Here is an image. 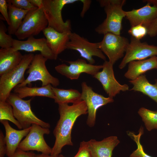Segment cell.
Segmentation results:
<instances>
[{
  "label": "cell",
  "instance_id": "1",
  "mask_svg": "<svg viewBox=\"0 0 157 157\" xmlns=\"http://www.w3.org/2000/svg\"><path fill=\"white\" fill-rule=\"evenodd\" d=\"M58 104L60 118L53 131L56 139L50 154L53 156L60 154L64 146L73 145L71 132L74 124L79 116L88 113L87 105L82 100L71 106L67 104Z\"/></svg>",
  "mask_w": 157,
  "mask_h": 157
},
{
  "label": "cell",
  "instance_id": "2",
  "mask_svg": "<svg viewBox=\"0 0 157 157\" xmlns=\"http://www.w3.org/2000/svg\"><path fill=\"white\" fill-rule=\"evenodd\" d=\"M100 6L104 7L106 18L95 28L98 34L104 35L108 33L120 35L122 28V21L125 17V11L122 7L125 0H100L97 1Z\"/></svg>",
  "mask_w": 157,
  "mask_h": 157
},
{
  "label": "cell",
  "instance_id": "3",
  "mask_svg": "<svg viewBox=\"0 0 157 157\" xmlns=\"http://www.w3.org/2000/svg\"><path fill=\"white\" fill-rule=\"evenodd\" d=\"M31 100L32 99L24 100L16 94L11 93L6 101L12 106L14 116L22 129L28 128L34 124L49 128V124L38 118L32 111L31 106Z\"/></svg>",
  "mask_w": 157,
  "mask_h": 157
},
{
  "label": "cell",
  "instance_id": "4",
  "mask_svg": "<svg viewBox=\"0 0 157 157\" xmlns=\"http://www.w3.org/2000/svg\"><path fill=\"white\" fill-rule=\"evenodd\" d=\"M35 55L31 53L23 56L19 64L0 78V101H6L13 89L25 80L24 74Z\"/></svg>",
  "mask_w": 157,
  "mask_h": 157
},
{
  "label": "cell",
  "instance_id": "5",
  "mask_svg": "<svg viewBox=\"0 0 157 157\" xmlns=\"http://www.w3.org/2000/svg\"><path fill=\"white\" fill-rule=\"evenodd\" d=\"M80 1L78 0H43V10L48 22V26L59 32L71 31L70 20L64 22L62 11L67 4Z\"/></svg>",
  "mask_w": 157,
  "mask_h": 157
},
{
  "label": "cell",
  "instance_id": "6",
  "mask_svg": "<svg viewBox=\"0 0 157 157\" xmlns=\"http://www.w3.org/2000/svg\"><path fill=\"white\" fill-rule=\"evenodd\" d=\"M48 59L41 54H36L28 68L27 77L21 83L16 87H20L30 85L31 82L40 81L42 86L51 84L54 87L60 84L59 79L49 73L46 66V62Z\"/></svg>",
  "mask_w": 157,
  "mask_h": 157
},
{
  "label": "cell",
  "instance_id": "7",
  "mask_svg": "<svg viewBox=\"0 0 157 157\" xmlns=\"http://www.w3.org/2000/svg\"><path fill=\"white\" fill-rule=\"evenodd\" d=\"M48 26L43 8L28 11L15 35L19 40L39 34Z\"/></svg>",
  "mask_w": 157,
  "mask_h": 157
},
{
  "label": "cell",
  "instance_id": "8",
  "mask_svg": "<svg viewBox=\"0 0 157 157\" xmlns=\"http://www.w3.org/2000/svg\"><path fill=\"white\" fill-rule=\"evenodd\" d=\"M49 128L37 124H33L25 138L20 143L18 148L24 151H36L42 154L50 155L52 149L45 141L44 136L49 134Z\"/></svg>",
  "mask_w": 157,
  "mask_h": 157
},
{
  "label": "cell",
  "instance_id": "9",
  "mask_svg": "<svg viewBox=\"0 0 157 157\" xmlns=\"http://www.w3.org/2000/svg\"><path fill=\"white\" fill-rule=\"evenodd\" d=\"M67 47V49L78 51L81 56L91 64L93 65L95 63L93 56L106 60L105 56L99 48V42H90L86 38L75 33H71Z\"/></svg>",
  "mask_w": 157,
  "mask_h": 157
},
{
  "label": "cell",
  "instance_id": "10",
  "mask_svg": "<svg viewBox=\"0 0 157 157\" xmlns=\"http://www.w3.org/2000/svg\"><path fill=\"white\" fill-rule=\"evenodd\" d=\"M129 43L124 37L108 33L104 35L102 40L99 42V48L113 65L123 57Z\"/></svg>",
  "mask_w": 157,
  "mask_h": 157
},
{
  "label": "cell",
  "instance_id": "11",
  "mask_svg": "<svg viewBox=\"0 0 157 157\" xmlns=\"http://www.w3.org/2000/svg\"><path fill=\"white\" fill-rule=\"evenodd\" d=\"M81 86V100L85 101L87 108L88 115L87 123L88 126L92 127L95 124L98 109L103 106L113 102L114 100L109 97H105L95 92L85 82H82Z\"/></svg>",
  "mask_w": 157,
  "mask_h": 157
},
{
  "label": "cell",
  "instance_id": "12",
  "mask_svg": "<svg viewBox=\"0 0 157 157\" xmlns=\"http://www.w3.org/2000/svg\"><path fill=\"white\" fill-rule=\"evenodd\" d=\"M125 53L119 66L120 69L124 68L131 62L144 60L149 57L157 56V46L141 42L140 40L131 37Z\"/></svg>",
  "mask_w": 157,
  "mask_h": 157
},
{
  "label": "cell",
  "instance_id": "13",
  "mask_svg": "<svg viewBox=\"0 0 157 157\" xmlns=\"http://www.w3.org/2000/svg\"><path fill=\"white\" fill-rule=\"evenodd\" d=\"M102 65V70L98 72L93 76L101 83L109 97L113 98L121 91L124 92L129 90L128 85H121L116 80L113 64L109 61L105 60Z\"/></svg>",
  "mask_w": 157,
  "mask_h": 157
},
{
  "label": "cell",
  "instance_id": "14",
  "mask_svg": "<svg viewBox=\"0 0 157 157\" xmlns=\"http://www.w3.org/2000/svg\"><path fill=\"white\" fill-rule=\"evenodd\" d=\"M66 62L69 65L62 64L56 66L55 69L57 72L71 80L78 79L83 73L94 76L103 68L102 65L87 63L85 60L82 59Z\"/></svg>",
  "mask_w": 157,
  "mask_h": 157
},
{
  "label": "cell",
  "instance_id": "15",
  "mask_svg": "<svg viewBox=\"0 0 157 157\" xmlns=\"http://www.w3.org/2000/svg\"><path fill=\"white\" fill-rule=\"evenodd\" d=\"M12 48L15 50H23L30 52L39 51L48 60L56 59L45 38H36L31 36L25 41L14 39Z\"/></svg>",
  "mask_w": 157,
  "mask_h": 157
},
{
  "label": "cell",
  "instance_id": "16",
  "mask_svg": "<svg viewBox=\"0 0 157 157\" xmlns=\"http://www.w3.org/2000/svg\"><path fill=\"white\" fill-rule=\"evenodd\" d=\"M125 14L131 27L141 25L146 27L157 17V7L147 3L139 9L125 11Z\"/></svg>",
  "mask_w": 157,
  "mask_h": 157
},
{
  "label": "cell",
  "instance_id": "17",
  "mask_svg": "<svg viewBox=\"0 0 157 157\" xmlns=\"http://www.w3.org/2000/svg\"><path fill=\"white\" fill-rule=\"evenodd\" d=\"M42 32L49 47L57 59L58 55L67 49V45L69 40L71 31L60 33L47 26Z\"/></svg>",
  "mask_w": 157,
  "mask_h": 157
},
{
  "label": "cell",
  "instance_id": "18",
  "mask_svg": "<svg viewBox=\"0 0 157 157\" xmlns=\"http://www.w3.org/2000/svg\"><path fill=\"white\" fill-rule=\"evenodd\" d=\"M92 157H112L114 148L120 141L116 136H111L101 141L91 139L87 142Z\"/></svg>",
  "mask_w": 157,
  "mask_h": 157
},
{
  "label": "cell",
  "instance_id": "19",
  "mask_svg": "<svg viewBox=\"0 0 157 157\" xmlns=\"http://www.w3.org/2000/svg\"><path fill=\"white\" fill-rule=\"evenodd\" d=\"M0 122L5 129L6 155L8 157H9L14 153L22 138L27 135L31 126L22 130H17L12 128L7 120H3Z\"/></svg>",
  "mask_w": 157,
  "mask_h": 157
},
{
  "label": "cell",
  "instance_id": "20",
  "mask_svg": "<svg viewBox=\"0 0 157 157\" xmlns=\"http://www.w3.org/2000/svg\"><path fill=\"white\" fill-rule=\"evenodd\" d=\"M154 69H157L156 56L151 57L147 59L130 62L124 76L130 80H133L148 70Z\"/></svg>",
  "mask_w": 157,
  "mask_h": 157
},
{
  "label": "cell",
  "instance_id": "21",
  "mask_svg": "<svg viewBox=\"0 0 157 157\" xmlns=\"http://www.w3.org/2000/svg\"><path fill=\"white\" fill-rule=\"evenodd\" d=\"M19 51L12 47L0 49V76L12 70L20 63L23 57Z\"/></svg>",
  "mask_w": 157,
  "mask_h": 157
},
{
  "label": "cell",
  "instance_id": "22",
  "mask_svg": "<svg viewBox=\"0 0 157 157\" xmlns=\"http://www.w3.org/2000/svg\"><path fill=\"white\" fill-rule=\"evenodd\" d=\"M52 87L51 85L49 84L41 87H30L25 86L15 87L14 92L22 99L27 97L42 96L54 99L55 95Z\"/></svg>",
  "mask_w": 157,
  "mask_h": 157
},
{
  "label": "cell",
  "instance_id": "23",
  "mask_svg": "<svg viewBox=\"0 0 157 157\" xmlns=\"http://www.w3.org/2000/svg\"><path fill=\"white\" fill-rule=\"evenodd\" d=\"M129 82L133 85L131 90L141 92L148 96L157 104V84L151 83L145 76L142 75Z\"/></svg>",
  "mask_w": 157,
  "mask_h": 157
},
{
  "label": "cell",
  "instance_id": "24",
  "mask_svg": "<svg viewBox=\"0 0 157 157\" xmlns=\"http://www.w3.org/2000/svg\"><path fill=\"white\" fill-rule=\"evenodd\" d=\"M8 6L10 25L7 31L10 35H15L28 11L17 8L10 3H8Z\"/></svg>",
  "mask_w": 157,
  "mask_h": 157
},
{
  "label": "cell",
  "instance_id": "25",
  "mask_svg": "<svg viewBox=\"0 0 157 157\" xmlns=\"http://www.w3.org/2000/svg\"><path fill=\"white\" fill-rule=\"evenodd\" d=\"M52 90L55 95V102L58 104H74L81 100V93L77 90L61 89L53 86Z\"/></svg>",
  "mask_w": 157,
  "mask_h": 157
},
{
  "label": "cell",
  "instance_id": "26",
  "mask_svg": "<svg viewBox=\"0 0 157 157\" xmlns=\"http://www.w3.org/2000/svg\"><path fill=\"white\" fill-rule=\"evenodd\" d=\"M138 113L148 131L157 129V111H152L142 107L139 109Z\"/></svg>",
  "mask_w": 157,
  "mask_h": 157
},
{
  "label": "cell",
  "instance_id": "27",
  "mask_svg": "<svg viewBox=\"0 0 157 157\" xmlns=\"http://www.w3.org/2000/svg\"><path fill=\"white\" fill-rule=\"evenodd\" d=\"M9 121L15 124L20 130L22 127L15 118L12 106L6 101H0V120Z\"/></svg>",
  "mask_w": 157,
  "mask_h": 157
},
{
  "label": "cell",
  "instance_id": "28",
  "mask_svg": "<svg viewBox=\"0 0 157 157\" xmlns=\"http://www.w3.org/2000/svg\"><path fill=\"white\" fill-rule=\"evenodd\" d=\"M143 133L144 129L142 126L140 128L139 133L137 135L131 132L128 133V135L135 142L137 146V149L130 155V157H153L144 152L140 143V138Z\"/></svg>",
  "mask_w": 157,
  "mask_h": 157
},
{
  "label": "cell",
  "instance_id": "29",
  "mask_svg": "<svg viewBox=\"0 0 157 157\" xmlns=\"http://www.w3.org/2000/svg\"><path fill=\"white\" fill-rule=\"evenodd\" d=\"M7 28L3 22L0 21V47L1 48L7 49L12 47L14 39L10 35L6 32Z\"/></svg>",
  "mask_w": 157,
  "mask_h": 157
},
{
  "label": "cell",
  "instance_id": "30",
  "mask_svg": "<svg viewBox=\"0 0 157 157\" xmlns=\"http://www.w3.org/2000/svg\"><path fill=\"white\" fill-rule=\"evenodd\" d=\"M6 1L7 3H11L17 8L28 11L38 8L32 4L28 0H8Z\"/></svg>",
  "mask_w": 157,
  "mask_h": 157
},
{
  "label": "cell",
  "instance_id": "31",
  "mask_svg": "<svg viewBox=\"0 0 157 157\" xmlns=\"http://www.w3.org/2000/svg\"><path fill=\"white\" fill-rule=\"evenodd\" d=\"M128 32L132 37L140 40L147 34V28L141 25L131 27Z\"/></svg>",
  "mask_w": 157,
  "mask_h": 157
},
{
  "label": "cell",
  "instance_id": "32",
  "mask_svg": "<svg viewBox=\"0 0 157 157\" xmlns=\"http://www.w3.org/2000/svg\"><path fill=\"white\" fill-rule=\"evenodd\" d=\"M74 157H92L87 142L83 141L81 142L78 151Z\"/></svg>",
  "mask_w": 157,
  "mask_h": 157
},
{
  "label": "cell",
  "instance_id": "33",
  "mask_svg": "<svg viewBox=\"0 0 157 157\" xmlns=\"http://www.w3.org/2000/svg\"><path fill=\"white\" fill-rule=\"evenodd\" d=\"M0 12L8 25H10L8 3L6 0H0Z\"/></svg>",
  "mask_w": 157,
  "mask_h": 157
},
{
  "label": "cell",
  "instance_id": "34",
  "mask_svg": "<svg viewBox=\"0 0 157 157\" xmlns=\"http://www.w3.org/2000/svg\"><path fill=\"white\" fill-rule=\"evenodd\" d=\"M147 34L151 37H154L157 35V17L146 27Z\"/></svg>",
  "mask_w": 157,
  "mask_h": 157
},
{
  "label": "cell",
  "instance_id": "35",
  "mask_svg": "<svg viewBox=\"0 0 157 157\" xmlns=\"http://www.w3.org/2000/svg\"><path fill=\"white\" fill-rule=\"evenodd\" d=\"M36 154L32 152H27L17 148L14 153L8 157H35Z\"/></svg>",
  "mask_w": 157,
  "mask_h": 157
},
{
  "label": "cell",
  "instance_id": "36",
  "mask_svg": "<svg viewBox=\"0 0 157 157\" xmlns=\"http://www.w3.org/2000/svg\"><path fill=\"white\" fill-rule=\"evenodd\" d=\"M6 153V146L5 138L2 131H0V157H4Z\"/></svg>",
  "mask_w": 157,
  "mask_h": 157
},
{
  "label": "cell",
  "instance_id": "37",
  "mask_svg": "<svg viewBox=\"0 0 157 157\" xmlns=\"http://www.w3.org/2000/svg\"><path fill=\"white\" fill-rule=\"evenodd\" d=\"M80 1L83 4V8L81 13V16L83 17L85 13L89 9L92 1L89 0H81Z\"/></svg>",
  "mask_w": 157,
  "mask_h": 157
},
{
  "label": "cell",
  "instance_id": "38",
  "mask_svg": "<svg viewBox=\"0 0 157 157\" xmlns=\"http://www.w3.org/2000/svg\"><path fill=\"white\" fill-rule=\"evenodd\" d=\"M33 5L38 8L43 7V0H28Z\"/></svg>",
  "mask_w": 157,
  "mask_h": 157
},
{
  "label": "cell",
  "instance_id": "39",
  "mask_svg": "<svg viewBox=\"0 0 157 157\" xmlns=\"http://www.w3.org/2000/svg\"><path fill=\"white\" fill-rule=\"evenodd\" d=\"M35 157H65L62 154H60L57 156H53L51 155L41 154H36Z\"/></svg>",
  "mask_w": 157,
  "mask_h": 157
},
{
  "label": "cell",
  "instance_id": "40",
  "mask_svg": "<svg viewBox=\"0 0 157 157\" xmlns=\"http://www.w3.org/2000/svg\"><path fill=\"white\" fill-rule=\"evenodd\" d=\"M143 2L149 3L157 7V0H144Z\"/></svg>",
  "mask_w": 157,
  "mask_h": 157
},
{
  "label": "cell",
  "instance_id": "41",
  "mask_svg": "<svg viewBox=\"0 0 157 157\" xmlns=\"http://www.w3.org/2000/svg\"><path fill=\"white\" fill-rule=\"evenodd\" d=\"M155 83H156L157 84V79L156 80Z\"/></svg>",
  "mask_w": 157,
  "mask_h": 157
},
{
  "label": "cell",
  "instance_id": "42",
  "mask_svg": "<svg viewBox=\"0 0 157 157\" xmlns=\"http://www.w3.org/2000/svg\"><path fill=\"white\" fill-rule=\"evenodd\" d=\"M156 56V58H157V56Z\"/></svg>",
  "mask_w": 157,
  "mask_h": 157
}]
</instances>
